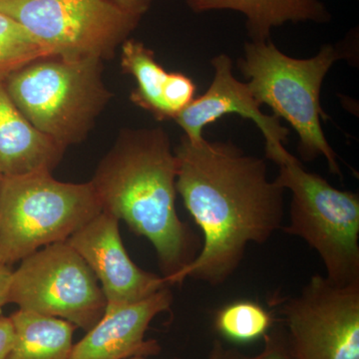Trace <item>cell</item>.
Returning a JSON list of instances; mask_svg holds the SVG:
<instances>
[{
  "instance_id": "cell-1",
  "label": "cell",
  "mask_w": 359,
  "mask_h": 359,
  "mask_svg": "<svg viewBox=\"0 0 359 359\" xmlns=\"http://www.w3.org/2000/svg\"><path fill=\"white\" fill-rule=\"evenodd\" d=\"M174 152L177 194L204 240L192 263L167 283L192 278L222 285L237 271L248 245L264 244L283 228L285 190L269 179L266 161L231 142L191 143L183 136Z\"/></svg>"
},
{
  "instance_id": "cell-2",
  "label": "cell",
  "mask_w": 359,
  "mask_h": 359,
  "mask_svg": "<svg viewBox=\"0 0 359 359\" xmlns=\"http://www.w3.org/2000/svg\"><path fill=\"white\" fill-rule=\"evenodd\" d=\"M177 171L164 130L125 129L90 181L103 212L150 241L166 283L192 263L202 248L177 212Z\"/></svg>"
},
{
  "instance_id": "cell-3",
  "label": "cell",
  "mask_w": 359,
  "mask_h": 359,
  "mask_svg": "<svg viewBox=\"0 0 359 359\" xmlns=\"http://www.w3.org/2000/svg\"><path fill=\"white\" fill-rule=\"evenodd\" d=\"M238 67L259 105L269 106L273 115L289 122L299 136L302 159L323 156L330 172L341 178L337 154L321 126L327 118L320 106L323 80L332 66L346 57L334 45H325L313 57L297 59L283 53L271 39L245 44Z\"/></svg>"
},
{
  "instance_id": "cell-4",
  "label": "cell",
  "mask_w": 359,
  "mask_h": 359,
  "mask_svg": "<svg viewBox=\"0 0 359 359\" xmlns=\"http://www.w3.org/2000/svg\"><path fill=\"white\" fill-rule=\"evenodd\" d=\"M26 119L59 146L81 143L113 94L103 80V60L37 59L4 80Z\"/></svg>"
},
{
  "instance_id": "cell-5",
  "label": "cell",
  "mask_w": 359,
  "mask_h": 359,
  "mask_svg": "<svg viewBox=\"0 0 359 359\" xmlns=\"http://www.w3.org/2000/svg\"><path fill=\"white\" fill-rule=\"evenodd\" d=\"M102 212L91 182L52 173L4 176L0 185V264L13 266L46 245L66 242Z\"/></svg>"
},
{
  "instance_id": "cell-6",
  "label": "cell",
  "mask_w": 359,
  "mask_h": 359,
  "mask_svg": "<svg viewBox=\"0 0 359 359\" xmlns=\"http://www.w3.org/2000/svg\"><path fill=\"white\" fill-rule=\"evenodd\" d=\"M278 165L276 182L292 194L289 223L283 231L316 252L328 280L337 285L359 282L358 194L334 188L306 171L290 152Z\"/></svg>"
},
{
  "instance_id": "cell-7",
  "label": "cell",
  "mask_w": 359,
  "mask_h": 359,
  "mask_svg": "<svg viewBox=\"0 0 359 359\" xmlns=\"http://www.w3.org/2000/svg\"><path fill=\"white\" fill-rule=\"evenodd\" d=\"M0 13L67 60L113 57L141 20L108 0H0Z\"/></svg>"
},
{
  "instance_id": "cell-8",
  "label": "cell",
  "mask_w": 359,
  "mask_h": 359,
  "mask_svg": "<svg viewBox=\"0 0 359 359\" xmlns=\"http://www.w3.org/2000/svg\"><path fill=\"white\" fill-rule=\"evenodd\" d=\"M9 282L7 304L69 321L89 332L107 308L93 271L66 242L46 245L26 257Z\"/></svg>"
},
{
  "instance_id": "cell-9",
  "label": "cell",
  "mask_w": 359,
  "mask_h": 359,
  "mask_svg": "<svg viewBox=\"0 0 359 359\" xmlns=\"http://www.w3.org/2000/svg\"><path fill=\"white\" fill-rule=\"evenodd\" d=\"M280 314L292 359H359V282L311 276Z\"/></svg>"
},
{
  "instance_id": "cell-10",
  "label": "cell",
  "mask_w": 359,
  "mask_h": 359,
  "mask_svg": "<svg viewBox=\"0 0 359 359\" xmlns=\"http://www.w3.org/2000/svg\"><path fill=\"white\" fill-rule=\"evenodd\" d=\"M119 222L102 211L66 241L101 283L107 306L134 304L170 287L163 276L144 271L130 259Z\"/></svg>"
},
{
  "instance_id": "cell-11",
  "label": "cell",
  "mask_w": 359,
  "mask_h": 359,
  "mask_svg": "<svg viewBox=\"0 0 359 359\" xmlns=\"http://www.w3.org/2000/svg\"><path fill=\"white\" fill-rule=\"evenodd\" d=\"M214 79L202 96L196 97L175 121L183 129L184 137L191 143L205 138L203 131L208 125L221 119L224 115L238 114L249 119L261 130L266 141V159L278 164L287 154L283 146L289 136V130L283 127L280 118L264 114L247 83L238 81L233 74V62L226 54L212 58Z\"/></svg>"
},
{
  "instance_id": "cell-12",
  "label": "cell",
  "mask_w": 359,
  "mask_h": 359,
  "mask_svg": "<svg viewBox=\"0 0 359 359\" xmlns=\"http://www.w3.org/2000/svg\"><path fill=\"white\" fill-rule=\"evenodd\" d=\"M173 295L163 287L134 304L107 306L101 320L73 346L69 359H128L157 355V340L146 339L149 325L158 314L169 311Z\"/></svg>"
},
{
  "instance_id": "cell-13",
  "label": "cell",
  "mask_w": 359,
  "mask_h": 359,
  "mask_svg": "<svg viewBox=\"0 0 359 359\" xmlns=\"http://www.w3.org/2000/svg\"><path fill=\"white\" fill-rule=\"evenodd\" d=\"M65 151L26 119L0 80V170L4 176L52 173Z\"/></svg>"
},
{
  "instance_id": "cell-14",
  "label": "cell",
  "mask_w": 359,
  "mask_h": 359,
  "mask_svg": "<svg viewBox=\"0 0 359 359\" xmlns=\"http://www.w3.org/2000/svg\"><path fill=\"white\" fill-rule=\"evenodd\" d=\"M195 13L238 11L247 18L250 41L269 39L271 28L287 22H328L332 18L320 0H188Z\"/></svg>"
},
{
  "instance_id": "cell-15",
  "label": "cell",
  "mask_w": 359,
  "mask_h": 359,
  "mask_svg": "<svg viewBox=\"0 0 359 359\" xmlns=\"http://www.w3.org/2000/svg\"><path fill=\"white\" fill-rule=\"evenodd\" d=\"M14 340L6 359H69L76 327L69 321L18 309L11 316Z\"/></svg>"
},
{
  "instance_id": "cell-16",
  "label": "cell",
  "mask_w": 359,
  "mask_h": 359,
  "mask_svg": "<svg viewBox=\"0 0 359 359\" xmlns=\"http://www.w3.org/2000/svg\"><path fill=\"white\" fill-rule=\"evenodd\" d=\"M121 68L136 80V88L130 95L132 102L158 121L169 120L163 102L169 72L156 60L154 51L140 41L127 39L121 45Z\"/></svg>"
},
{
  "instance_id": "cell-17",
  "label": "cell",
  "mask_w": 359,
  "mask_h": 359,
  "mask_svg": "<svg viewBox=\"0 0 359 359\" xmlns=\"http://www.w3.org/2000/svg\"><path fill=\"white\" fill-rule=\"evenodd\" d=\"M273 321L271 313L261 304L240 301L219 309L215 316V328L224 339L249 344L268 334Z\"/></svg>"
},
{
  "instance_id": "cell-18",
  "label": "cell",
  "mask_w": 359,
  "mask_h": 359,
  "mask_svg": "<svg viewBox=\"0 0 359 359\" xmlns=\"http://www.w3.org/2000/svg\"><path fill=\"white\" fill-rule=\"evenodd\" d=\"M43 46L18 21L0 13V80L37 59L47 57Z\"/></svg>"
},
{
  "instance_id": "cell-19",
  "label": "cell",
  "mask_w": 359,
  "mask_h": 359,
  "mask_svg": "<svg viewBox=\"0 0 359 359\" xmlns=\"http://www.w3.org/2000/svg\"><path fill=\"white\" fill-rule=\"evenodd\" d=\"M195 83L190 77L180 72H169L164 93L163 102L166 109L169 120H175L187 106L196 98Z\"/></svg>"
},
{
  "instance_id": "cell-20",
  "label": "cell",
  "mask_w": 359,
  "mask_h": 359,
  "mask_svg": "<svg viewBox=\"0 0 359 359\" xmlns=\"http://www.w3.org/2000/svg\"><path fill=\"white\" fill-rule=\"evenodd\" d=\"M263 339V349L256 355H245L237 349H224V359H292L283 328L269 330Z\"/></svg>"
},
{
  "instance_id": "cell-21",
  "label": "cell",
  "mask_w": 359,
  "mask_h": 359,
  "mask_svg": "<svg viewBox=\"0 0 359 359\" xmlns=\"http://www.w3.org/2000/svg\"><path fill=\"white\" fill-rule=\"evenodd\" d=\"M14 327L11 316H0V359H6L13 346Z\"/></svg>"
},
{
  "instance_id": "cell-22",
  "label": "cell",
  "mask_w": 359,
  "mask_h": 359,
  "mask_svg": "<svg viewBox=\"0 0 359 359\" xmlns=\"http://www.w3.org/2000/svg\"><path fill=\"white\" fill-rule=\"evenodd\" d=\"M136 18H141L150 8L153 0H108Z\"/></svg>"
},
{
  "instance_id": "cell-23",
  "label": "cell",
  "mask_w": 359,
  "mask_h": 359,
  "mask_svg": "<svg viewBox=\"0 0 359 359\" xmlns=\"http://www.w3.org/2000/svg\"><path fill=\"white\" fill-rule=\"evenodd\" d=\"M11 273H13V269L11 266L0 264V311L7 304V294H8Z\"/></svg>"
},
{
  "instance_id": "cell-24",
  "label": "cell",
  "mask_w": 359,
  "mask_h": 359,
  "mask_svg": "<svg viewBox=\"0 0 359 359\" xmlns=\"http://www.w3.org/2000/svg\"><path fill=\"white\" fill-rule=\"evenodd\" d=\"M224 349L219 340H215L207 359H224Z\"/></svg>"
},
{
  "instance_id": "cell-25",
  "label": "cell",
  "mask_w": 359,
  "mask_h": 359,
  "mask_svg": "<svg viewBox=\"0 0 359 359\" xmlns=\"http://www.w3.org/2000/svg\"><path fill=\"white\" fill-rule=\"evenodd\" d=\"M2 178H4V174H2L1 170H0V185H1Z\"/></svg>"
},
{
  "instance_id": "cell-26",
  "label": "cell",
  "mask_w": 359,
  "mask_h": 359,
  "mask_svg": "<svg viewBox=\"0 0 359 359\" xmlns=\"http://www.w3.org/2000/svg\"><path fill=\"white\" fill-rule=\"evenodd\" d=\"M128 359H146V358H142V356H136V358H131Z\"/></svg>"
}]
</instances>
